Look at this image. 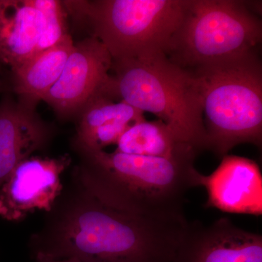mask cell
I'll return each mask as SVG.
<instances>
[{
	"label": "cell",
	"mask_w": 262,
	"mask_h": 262,
	"mask_svg": "<svg viewBox=\"0 0 262 262\" xmlns=\"http://www.w3.org/2000/svg\"><path fill=\"white\" fill-rule=\"evenodd\" d=\"M188 222H156L119 211L72 172L28 248L35 261L172 262Z\"/></svg>",
	"instance_id": "6da1fadb"
},
{
	"label": "cell",
	"mask_w": 262,
	"mask_h": 262,
	"mask_svg": "<svg viewBox=\"0 0 262 262\" xmlns=\"http://www.w3.org/2000/svg\"><path fill=\"white\" fill-rule=\"evenodd\" d=\"M79 158L74 173L96 198L114 208L156 222L184 223L186 194L203 186L195 157L166 159L106 152L72 139Z\"/></svg>",
	"instance_id": "7a4b0ae2"
},
{
	"label": "cell",
	"mask_w": 262,
	"mask_h": 262,
	"mask_svg": "<svg viewBox=\"0 0 262 262\" xmlns=\"http://www.w3.org/2000/svg\"><path fill=\"white\" fill-rule=\"evenodd\" d=\"M104 94L154 114L196 152L208 150L199 82L163 53L113 61Z\"/></svg>",
	"instance_id": "3957f363"
},
{
	"label": "cell",
	"mask_w": 262,
	"mask_h": 262,
	"mask_svg": "<svg viewBox=\"0 0 262 262\" xmlns=\"http://www.w3.org/2000/svg\"><path fill=\"white\" fill-rule=\"evenodd\" d=\"M77 27L98 39L113 61L171 51L187 0L62 1Z\"/></svg>",
	"instance_id": "277c9868"
},
{
	"label": "cell",
	"mask_w": 262,
	"mask_h": 262,
	"mask_svg": "<svg viewBox=\"0 0 262 262\" xmlns=\"http://www.w3.org/2000/svg\"><path fill=\"white\" fill-rule=\"evenodd\" d=\"M201 88L208 150L262 143V67L258 52L192 72Z\"/></svg>",
	"instance_id": "5b68a950"
},
{
	"label": "cell",
	"mask_w": 262,
	"mask_h": 262,
	"mask_svg": "<svg viewBox=\"0 0 262 262\" xmlns=\"http://www.w3.org/2000/svg\"><path fill=\"white\" fill-rule=\"evenodd\" d=\"M253 3L187 0L182 24L167 56L193 72L258 52L262 25Z\"/></svg>",
	"instance_id": "8992f818"
},
{
	"label": "cell",
	"mask_w": 262,
	"mask_h": 262,
	"mask_svg": "<svg viewBox=\"0 0 262 262\" xmlns=\"http://www.w3.org/2000/svg\"><path fill=\"white\" fill-rule=\"evenodd\" d=\"M113 58L96 38L75 43L58 80L42 101L59 120H75L94 96L103 93L111 75Z\"/></svg>",
	"instance_id": "52a82bcc"
},
{
	"label": "cell",
	"mask_w": 262,
	"mask_h": 262,
	"mask_svg": "<svg viewBox=\"0 0 262 262\" xmlns=\"http://www.w3.org/2000/svg\"><path fill=\"white\" fill-rule=\"evenodd\" d=\"M70 163L67 155L21 162L0 187V217L19 222L35 211H49L63 189L61 177Z\"/></svg>",
	"instance_id": "ba28073f"
},
{
	"label": "cell",
	"mask_w": 262,
	"mask_h": 262,
	"mask_svg": "<svg viewBox=\"0 0 262 262\" xmlns=\"http://www.w3.org/2000/svg\"><path fill=\"white\" fill-rule=\"evenodd\" d=\"M172 262H262V237L229 218L188 222Z\"/></svg>",
	"instance_id": "9c48e42d"
},
{
	"label": "cell",
	"mask_w": 262,
	"mask_h": 262,
	"mask_svg": "<svg viewBox=\"0 0 262 262\" xmlns=\"http://www.w3.org/2000/svg\"><path fill=\"white\" fill-rule=\"evenodd\" d=\"M37 106L18 99L11 92L0 100V187L14 169L38 151L46 149L56 135L42 120Z\"/></svg>",
	"instance_id": "30bf717a"
},
{
	"label": "cell",
	"mask_w": 262,
	"mask_h": 262,
	"mask_svg": "<svg viewBox=\"0 0 262 262\" xmlns=\"http://www.w3.org/2000/svg\"><path fill=\"white\" fill-rule=\"evenodd\" d=\"M42 0H0V60L11 72L46 51Z\"/></svg>",
	"instance_id": "8fae6325"
},
{
	"label": "cell",
	"mask_w": 262,
	"mask_h": 262,
	"mask_svg": "<svg viewBox=\"0 0 262 262\" xmlns=\"http://www.w3.org/2000/svg\"><path fill=\"white\" fill-rule=\"evenodd\" d=\"M207 207L232 213L261 215L262 178L259 167L253 160L227 155L216 170L204 177Z\"/></svg>",
	"instance_id": "7c38bea8"
},
{
	"label": "cell",
	"mask_w": 262,
	"mask_h": 262,
	"mask_svg": "<svg viewBox=\"0 0 262 262\" xmlns=\"http://www.w3.org/2000/svg\"><path fill=\"white\" fill-rule=\"evenodd\" d=\"M144 112L122 101H115L99 93L82 108L76 118L75 140L93 149L116 144L122 134L137 122L146 120Z\"/></svg>",
	"instance_id": "4fadbf2b"
},
{
	"label": "cell",
	"mask_w": 262,
	"mask_h": 262,
	"mask_svg": "<svg viewBox=\"0 0 262 262\" xmlns=\"http://www.w3.org/2000/svg\"><path fill=\"white\" fill-rule=\"evenodd\" d=\"M75 46L71 34L39 53L10 74L11 92L29 104L37 106L61 76Z\"/></svg>",
	"instance_id": "5bb4252c"
},
{
	"label": "cell",
	"mask_w": 262,
	"mask_h": 262,
	"mask_svg": "<svg viewBox=\"0 0 262 262\" xmlns=\"http://www.w3.org/2000/svg\"><path fill=\"white\" fill-rule=\"evenodd\" d=\"M115 151L125 154L177 159L198 155L162 120L134 124L117 141Z\"/></svg>",
	"instance_id": "9a60e30c"
},
{
	"label": "cell",
	"mask_w": 262,
	"mask_h": 262,
	"mask_svg": "<svg viewBox=\"0 0 262 262\" xmlns=\"http://www.w3.org/2000/svg\"><path fill=\"white\" fill-rule=\"evenodd\" d=\"M4 66L3 62L0 60V94H4L5 93L11 92L10 80H8V79H6V77H5L4 69H3Z\"/></svg>",
	"instance_id": "2e32d148"
},
{
	"label": "cell",
	"mask_w": 262,
	"mask_h": 262,
	"mask_svg": "<svg viewBox=\"0 0 262 262\" xmlns=\"http://www.w3.org/2000/svg\"><path fill=\"white\" fill-rule=\"evenodd\" d=\"M35 262H89L82 261V260L76 259V258H67L61 260H46V261H37Z\"/></svg>",
	"instance_id": "e0dca14e"
}]
</instances>
